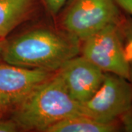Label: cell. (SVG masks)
Returning <instances> with one entry per match:
<instances>
[{
    "label": "cell",
    "instance_id": "cell-1",
    "mask_svg": "<svg viewBox=\"0 0 132 132\" xmlns=\"http://www.w3.org/2000/svg\"><path fill=\"white\" fill-rule=\"evenodd\" d=\"M81 41L60 28L37 27L5 40L2 60L32 69L55 72L80 54Z\"/></svg>",
    "mask_w": 132,
    "mask_h": 132
},
{
    "label": "cell",
    "instance_id": "cell-2",
    "mask_svg": "<svg viewBox=\"0 0 132 132\" xmlns=\"http://www.w3.org/2000/svg\"><path fill=\"white\" fill-rule=\"evenodd\" d=\"M12 109L10 119L19 129L43 132L64 119L81 114V104L68 94L57 71Z\"/></svg>",
    "mask_w": 132,
    "mask_h": 132
},
{
    "label": "cell",
    "instance_id": "cell-3",
    "mask_svg": "<svg viewBox=\"0 0 132 132\" xmlns=\"http://www.w3.org/2000/svg\"><path fill=\"white\" fill-rule=\"evenodd\" d=\"M123 15L114 0H68L57 15L58 28L81 42L106 25L119 23Z\"/></svg>",
    "mask_w": 132,
    "mask_h": 132
},
{
    "label": "cell",
    "instance_id": "cell-4",
    "mask_svg": "<svg viewBox=\"0 0 132 132\" xmlns=\"http://www.w3.org/2000/svg\"><path fill=\"white\" fill-rule=\"evenodd\" d=\"M119 23L108 24L82 40L80 53L104 73L128 80L129 68Z\"/></svg>",
    "mask_w": 132,
    "mask_h": 132
},
{
    "label": "cell",
    "instance_id": "cell-5",
    "mask_svg": "<svg viewBox=\"0 0 132 132\" xmlns=\"http://www.w3.org/2000/svg\"><path fill=\"white\" fill-rule=\"evenodd\" d=\"M132 107V85L113 73H105L101 85L89 100L81 104V114L101 123L118 122Z\"/></svg>",
    "mask_w": 132,
    "mask_h": 132
},
{
    "label": "cell",
    "instance_id": "cell-6",
    "mask_svg": "<svg viewBox=\"0 0 132 132\" xmlns=\"http://www.w3.org/2000/svg\"><path fill=\"white\" fill-rule=\"evenodd\" d=\"M55 72L0 63V109L14 107Z\"/></svg>",
    "mask_w": 132,
    "mask_h": 132
},
{
    "label": "cell",
    "instance_id": "cell-7",
    "mask_svg": "<svg viewBox=\"0 0 132 132\" xmlns=\"http://www.w3.org/2000/svg\"><path fill=\"white\" fill-rule=\"evenodd\" d=\"M57 71L68 94L79 104L85 103L96 93L105 74L81 55L71 58Z\"/></svg>",
    "mask_w": 132,
    "mask_h": 132
},
{
    "label": "cell",
    "instance_id": "cell-8",
    "mask_svg": "<svg viewBox=\"0 0 132 132\" xmlns=\"http://www.w3.org/2000/svg\"><path fill=\"white\" fill-rule=\"evenodd\" d=\"M41 7V0H0V38H5Z\"/></svg>",
    "mask_w": 132,
    "mask_h": 132
},
{
    "label": "cell",
    "instance_id": "cell-9",
    "mask_svg": "<svg viewBox=\"0 0 132 132\" xmlns=\"http://www.w3.org/2000/svg\"><path fill=\"white\" fill-rule=\"evenodd\" d=\"M120 128L119 121L104 123L79 114L52 125L45 132H113L118 131Z\"/></svg>",
    "mask_w": 132,
    "mask_h": 132
},
{
    "label": "cell",
    "instance_id": "cell-10",
    "mask_svg": "<svg viewBox=\"0 0 132 132\" xmlns=\"http://www.w3.org/2000/svg\"><path fill=\"white\" fill-rule=\"evenodd\" d=\"M119 24L129 68L128 81L132 85V17L124 13Z\"/></svg>",
    "mask_w": 132,
    "mask_h": 132
},
{
    "label": "cell",
    "instance_id": "cell-11",
    "mask_svg": "<svg viewBox=\"0 0 132 132\" xmlns=\"http://www.w3.org/2000/svg\"><path fill=\"white\" fill-rule=\"evenodd\" d=\"M44 8L53 16H57L68 0H41Z\"/></svg>",
    "mask_w": 132,
    "mask_h": 132
},
{
    "label": "cell",
    "instance_id": "cell-12",
    "mask_svg": "<svg viewBox=\"0 0 132 132\" xmlns=\"http://www.w3.org/2000/svg\"><path fill=\"white\" fill-rule=\"evenodd\" d=\"M19 130L18 126L11 119L7 120L0 119V132H15Z\"/></svg>",
    "mask_w": 132,
    "mask_h": 132
},
{
    "label": "cell",
    "instance_id": "cell-13",
    "mask_svg": "<svg viewBox=\"0 0 132 132\" xmlns=\"http://www.w3.org/2000/svg\"><path fill=\"white\" fill-rule=\"evenodd\" d=\"M119 122L123 125L126 131H132V107L121 116L119 119Z\"/></svg>",
    "mask_w": 132,
    "mask_h": 132
},
{
    "label": "cell",
    "instance_id": "cell-14",
    "mask_svg": "<svg viewBox=\"0 0 132 132\" xmlns=\"http://www.w3.org/2000/svg\"><path fill=\"white\" fill-rule=\"evenodd\" d=\"M124 13L132 17V0H114Z\"/></svg>",
    "mask_w": 132,
    "mask_h": 132
},
{
    "label": "cell",
    "instance_id": "cell-15",
    "mask_svg": "<svg viewBox=\"0 0 132 132\" xmlns=\"http://www.w3.org/2000/svg\"><path fill=\"white\" fill-rule=\"evenodd\" d=\"M4 42H5V38H0V60H2V50Z\"/></svg>",
    "mask_w": 132,
    "mask_h": 132
}]
</instances>
